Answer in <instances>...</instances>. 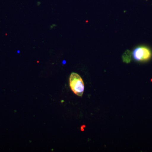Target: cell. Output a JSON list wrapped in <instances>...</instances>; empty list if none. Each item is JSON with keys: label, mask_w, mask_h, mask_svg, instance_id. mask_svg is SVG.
<instances>
[{"label": "cell", "mask_w": 152, "mask_h": 152, "mask_svg": "<svg viewBox=\"0 0 152 152\" xmlns=\"http://www.w3.org/2000/svg\"><path fill=\"white\" fill-rule=\"evenodd\" d=\"M69 85L71 89L75 94L82 96L84 91V84L80 76L76 73H72L70 76Z\"/></svg>", "instance_id": "obj_1"}, {"label": "cell", "mask_w": 152, "mask_h": 152, "mask_svg": "<svg viewBox=\"0 0 152 152\" xmlns=\"http://www.w3.org/2000/svg\"><path fill=\"white\" fill-rule=\"evenodd\" d=\"M132 55L134 59L138 61H145L151 58L152 53L151 50L145 47H139L133 50Z\"/></svg>", "instance_id": "obj_2"}, {"label": "cell", "mask_w": 152, "mask_h": 152, "mask_svg": "<svg viewBox=\"0 0 152 152\" xmlns=\"http://www.w3.org/2000/svg\"><path fill=\"white\" fill-rule=\"evenodd\" d=\"M132 53L129 50H127L123 54L122 58L124 62L129 64L132 60Z\"/></svg>", "instance_id": "obj_3"}]
</instances>
